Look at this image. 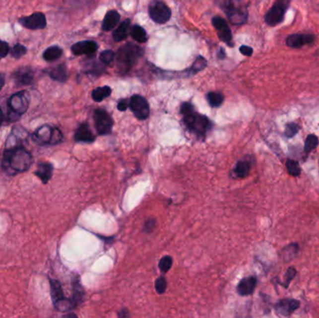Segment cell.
<instances>
[{
	"mask_svg": "<svg viewBox=\"0 0 319 318\" xmlns=\"http://www.w3.org/2000/svg\"><path fill=\"white\" fill-rule=\"evenodd\" d=\"M33 159L30 152L24 147L7 148L4 152L2 166L9 175H16L28 170Z\"/></svg>",
	"mask_w": 319,
	"mask_h": 318,
	"instance_id": "1",
	"label": "cell"
},
{
	"mask_svg": "<svg viewBox=\"0 0 319 318\" xmlns=\"http://www.w3.org/2000/svg\"><path fill=\"white\" fill-rule=\"evenodd\" d=\"M180 112L183 115V122L188 129L200 137H205L206 133L212 128L210 120L204 115L197 113L191 103H183Z\"/></svg>",
	"mask_w": 319,
	"mask_h": 318,
	"instance_id": "2",
	"label": "cell"
},
{
	"mask_svg": "<svg viewBox=\"0 0 319 318\" xmlns=\"http://www.w3.org/2000/svg\"><path fill=\"white\" fill-rule=\"evenodd\" d=\"M217 5L233 24L242 25L248 22L249 0H217Z\"/></svg>",
	"mask_w": 319,
	"mask_h": 318,
	"instance_id": "3",
	"label": "cell"
},
{
	"mask_svg": "<svg viewBox=\"0 0 319 318\" xmlns=\"http://www.w3.org/2000/svg\"><path fill=\"white\" fill-rule=\"evenodd\" d=\"M143 53L144 51L140 47L136 46L132 43L125 44L115 55L118 70L123 74L127 73L138 61V59L143 55Z\"/></svg>",
	"mask_w": 319,
	"mask_h": 318,
	"instance_id": "4",
	"label": "cell"
},
{
	"mask_svg": "<svg viewBox=\"0 0 319 318\" xmlns=\"http://www.w3.org/2000/svg\"><path fill=\"white\" fill-rule=\"evenodd\" d=\"M30 104V95L26 91H21L12 94L8 101V120L9 122L18 121L27 111Z\"/></svg>",
	"mask_w": 319,
	"mask_h": 318,
	"instance_id": "5",
	"label": "cell"
},
{
	"mask_svg": "<svg viewBox=\"0 0 319 318\" xmlns=\"http://www.w3.org/2000/svg\"><path fill=\"white\" fill-rule=\"evenodd\" d=\"M33 140L39 145H56L62 142L63 133L56 127L43 125L33 133Z\"/></svg>",
	"mask_w": 319,
	"mask_h": 318,
	"instance_id": "6",
	"label": "cell"
},
{
	"mask_svg": "<svg viewBox=\"0 0 319 318\" xmlns=\"http://www.w3.org/2000/svg\"><path fill=\"white\" fill-rule=\"evenodd\" d=\"M289 0H276L272 8L266 13L264 17L265 23L270 26H275L282 23L285 14L289 7Z\"/></svg>",
	"mask_w": 319,
	"mask_h": 318,
	"instance_id": "7",
	"label": "cell"
},
{
	"mask_svg": "<svg viewBox=\"0 0 319 318\" xmlns=\"http://www.w3.org/2000/svg\"><path fill=\"white\" fill-rule=\"evenodd\" d=\"M150 19L156 23L164 24L171 18L172 11L169 7L162 0H153L148 6Z\"/></svg>",
	"mask_w": 319,
	"mask_h": 318,
	"instance_id": "8",
	"label": "cell"
},
{
	"mask_svg": "<svg viewBox=\"0 0 319 318\" xmlns=\"http://www.w3.org/2000/svg\"><path fill=\"white\" fill-rule=\"evenodd\" d=\"M94 119L95 128L99 134L105 135L110 133L114 125V122L106 110L96 109L94 111Z\"/></svg>",
	"mask_w": 319,
	"mask_h": 318,
	"instance_id": "9",
	"label": "cell"
},
{
	"mask_svg": "<svg viewBox=\"0 0 319 318\" xmlns=\"http://www.w3.org/2000/svg\"><path fill=\"white\" fill-rule=\"evenodd\" d=\"M18 22L23 27L29 30H41L47 26L46 16L39 11L34 12L31 15L22 17Z\"/></svg>",
	"mask_w": 319,
	"mask_h": 318,
	"instance_id": "10",
	"label": "cell"
},
{
	"mask_svg": "<svg viewBox=\"0 0 319 318\" xmlns=\"http://www.w3.org/2000/svg\"><path fill=\"white\" fill-rule=\"evenodd\" d=\"M129 108L132 110L133 115L140 121L147 120L149 116V105L147 99L141 95H132L130 99Z\"/></svg>",
	"mask_w": 319,
	"mask_h": 318,
	"instance_id": "11",
	"label": "cell"
},
{
	"mask_svg": "<svg viewBox=\"0 0 319 318\" xmlns=\"http://www.w3.org/2000/svg\"><path fill=\"white\" fill-rule=\"evenodd\" d=\"M212 24L218 31V36L219 39L228 44L230 47H234V43L233 41V34L228 25L225 20L219 16H215L212 19Z\"/></svg>",
	"mask_w": 319,
	"mask_h": 318,
	"instance_id": "12",
	"label": "cell"
},
{
	"mask_svg": "<svg viewBox=\"0 0 319 318\" xmlns=\"http://www.w3.org/2000/svg\"><path fill=\"white\" fill-rule=\"evenodd\" d=\"M12 78L17 87L31 85L35 79V71L30 66H22L12 73Z\"/></svg>",
	"mask_w": 319,
	"mask_h": 318,
	"instance_id": "13",
	"label": "cell"
},
{
	"mask_svg": "<svg viewBox=\"0 0 319 318\" xmlns=\"http://www.w3.org/2000/svg\"><path fill=\"white\" fill-rule=\"evenodd\" d=\"M97 50H98V45L93 40L79 41L71 46V52L76 56L93 55L97 52Z\"/></svg>",
	"mask_w": 319,
	"mask_h": 318,
	"instance_id": "14",
	"label": "cell"
},
{
	"mask_svg": "<svg viewBox=\"0 0 319 318\" xmlns=\"http://www.w3.org/2000/svg\"><path fill=\"white\" fill-rule=\"evenodd\" d=\"M315 41V36L312 34H293L288 36L286 43L288 47L299 49L304 45H309Z\"/></svg>",
	"mask_w": 319,
	"mask_h": 318,
	"instance_id": "15",
	"label": "cell"
},
{
	"mask_svg": "<svg viewBox=\"0 0 319 318\" xmlns=\"http://www.w3.org/2000/svg\"><path fill=\"white\" fill-rule=\"evenodd\" d=\"M45 74H47L48 76L52 79H54L55 81L61 82L64 83L67 80L68 78V73H67V69L64 64H58L56 66H53V67H49L47 69L43 71Z\"/></svg>",
	"mask_w": 319,
	"mask_h": 318,
	"instance_id": "16",
	"label": "cell"
},
{
	"mask_svg": "<svg viewBox=\"0 0 319 318\" xmlns=\"http://www.w3.org/2000/svg\"><path fill=\"white\" fill-rule=\"evenodd\" d=\"M300 307V303L293 299H284L275 304V310L281 315L288 317Z\"/></svg>",
	"mask_w": 319,
	"mask_h": 318,
	"instance_id": "17",
	"label": "cell"
},
{
	"mask_svg": "<svg viewBox=\"0 0 319 318\" xmlns=\"http://www.w3.org/2000/svg\"><path fill=\"white\" fill-rule=\"evenodd\" d=\"M257 285V279L254 276H249L240 281L237 286V292L240 296L251 295Z\"/></svg>",
	"mask_w": 319,
	"mask_h": 318,
	"instance_id": "18",
	"label": "cell"
},
{
	"mask_svg": "<svg viewBox=\"0 0 319 318\" xmlns=\"http://www.w3.org/2000/svg\"><path fill=\"white\" fill-rule=\"evenodd\" d=\"M121 19V15L119 14L117 10H109L107 12V14L104 18L103 21V24H102V29L104 31L109 32L113 30L116 25H117Z\"/></svg>",
	"mask_w": 319,
	"mask_h": 318,
	"instance_id": "19",
	"label": "cell"
},
{
	"mask_svg": "<svg viewBox=\"0 0 319 318\" xmlns=\"http://www.w3.org/2000/svg\"><path fill=\"white\" fill-rule=\"evenodd\" d=\"M54 166L49 163H41L38 165V169L35 172V175L39 178L43 184H47L50 179L53 177Z\"/></svg>",
	"mask_w": 319,
	"mask_h": 318,
	"instance_id": "20",
	"label": "cell"
},
{
	"mask_svg": "<svg viewBox=\"0 0 319 318\" xmlns=\"http://www.w3.org/2000/svg\"><path fill=\"white\" fill-rule=\"evenodd\" d=\"M75 140L78 142L92 143L94 141V135L90 129V126L87 124H82L78 126L75 132Z\"/></svg>",
	"mask_w": 319,
	"mask_h": 318,
	"instance_id": "21",
	"label": "cell"
},
{
	"mask_svg": "<svg viewBox=\"0 0 319 318\" xmlns=\"http://www.w3.org/2000/svg\"><path fill=\"white\" fill-rule=\"evenodd\" d=\"M130 26H131V20L130 19L125 20L119 25L117 29L113 32V39L116 42L125 40L130 33Z\"/></svg>",
	"mask_w": 319,
	"mask_h": 318,
	"instance_id": "22",
	"label": "cell"
},
{
	"mask_svg": "<svg viewBox=\"0 0 319 318\" xmlns=\"http://www.w3.org/2000/svg\"><path fill=\"white\" fill-rule=\"evenodd\" d=\"M63 55V50L61 47L51 46L47 48L43 53V59L47 62H54L61 58Z\"/></svg>",
	"mask_w": 319,
	"mask_h": 318,
	"instance_id": "23",
	"label": "cell"
},
{
	"mask_svg": "<svg viewBox=\"0 0 319 318\" xmlns=\"http://www.w3.org/2000/svg\"><path fill=\"white\" fill-rule=\"evenodd\" d=\"M251 165L248 161H240L236 163L234 168V178L244 179L249 176Z\"/></svg>",
	"mask_w": 319,
	"mask_h": 318,
	"instance_id": "24",
	"label": "cell"
},
{
	"mask_svg": "<svg viewBox=\"0 0 319 318\" xmlns=\"http://www.w3.org/2000/svg\"><path fill=\"white\" fill-rule=\"evenodd\" d=\"M130 35L132 39L137 41L138 43H145L148 39H147V32L146 30L140 26V25H133L131 30H130Z\"/></svg>",
	"mask_w": 319,
	"mask_h": 318,
	"instance_id": "25",
	"label": "cell"
},
{
	"mask_svg": "<svg viewBox=\"0 0 319 318\" xmlns=\"http://www.w3.org/2000/svg\"><path fill=\"white\" fill-rule=\"evenodd\" d=\"M112 93V90L109 86H104V87H98L94 89L92 93V97L95 102H102L104 99L108 98Z\"/></svg>",
	"mask_w": 319,
	"mask_h": 318,
	"instance_id": "26",
	"label": "cell"
},
{
	"mask_svg": "<svg viewBox=\"0 0 319 318\" xmlns=\"http://www.w3.org/2000/svg\"><path fill=\"white\" fill-rule=\"evenodd\" d=\"M50 285H51V295L54 303L64 298L61 284L57 280H51Z\"/></svg>",
	"mask_w": 319,
	"mask_h": 318,
	"instance_id": "27",
	"label": "cell"
},
{
	"mask_svg": "<svg viewBox=\"0 0 319 318\" xmlns=\"http://www.w3.org/2000/svg\"><path fill=\"white\" fill-rule=\"evenodd\" d=\"M206 99L211 108H218L224 101V96L218 92H209L206 94Z\"/></svg>",
	"mask_w": 319,
	"mask_h": 318,
	"instance_id": "28",
	"label": "cell"
},
{
	"mask_svg": "<svg viewBox=\"0 0 319 318\" xmlns=\"http://www.w3.org/2000/svg\"><path fill=\"white\" fill-rule=\"evenodd\" d=\"M206 64H207V62L206 60L202 57V56H198L195 60V62L193 63V64L191 65V67L190 68V72L191 75H195L197 73H199L200 71H202V69H204L206 67Z\"/></svg>",
	"mask_w": 319,
	"mask_h": 318,
	"instance_id": "29",
	"label": "cell"
},
{
	"mask_svg": "<svg viewBox=\"0 0 319 318\" xmlns=\"http://www.w3.org/2000/svg\"><path fill=\"white\" fill-rule=\"evenodd\" d=\"M319 138L315 134H309L306 139H305V144H304V150L306 153H309L313 149L317 148L319 146Z\"/></svg>",
	"mask_w": 319,
	"mask_h": 318,
	"instance_id": "30",
	"label": "cell"
},
{
	"mask_svg": "<svg viewBox=\"0 0 319 318\" xmlns=\"http://www.w3.org/2000/svg\"><path fill=\"white\" fill-rule=\"evenodd\" d=\"M26 53H27V48L23 45V44H20V43L15 44L14 46L12 47V49L9 51L10 55L15 59H20L21 57H23V56L26 55Z\"/></svg>",
	"mask_w": 319,
	"mask_h": 318,
	"instance_id": "31",
	"label": "cell"
},
{
	"mask_svg": "<svg viewBox=\"0 0 319 318\" xmlns=\"http://www.w3.org/2000/svg\"><path fill=\"white\" fill-rule=\"evenodd\" d=\"M286 166L288 169V174L292 177H299L301 175V168L299 163L295 162L294 160H290L288 159L287 163H286Z\"/></svg>",
	"mask_w": 319,
	"mask_h": 318,
	"instance_id": "32",
	"label": "cell"
},
{
	"mask_svg": "<svg viewBox=\"0 0 319 318\" xmlns=\"http://www.w3.org/2000/svg\"><path fill=\"white\" fill-rule=\"evenodd\" d=\"M172 265H173V258L171 256H164L161 258V260L159 262V268L162 272L165 273L171 269Z\"/></svg>",
	"mask_w": 319,
	"mask_h": 318,
	"instance_id": "33",
	"label": "cell"
},
{
	"mask_svg": "<svg viewBox=\"0 0 319 318\" xmlns=\"http://www.w3.org/2000/svg\"><path fill=\"white\" fill-rule=\"evenodd\" d=\"M114 59H115V54L113 51H110V50L102 52L101 55L99 56L100 62L104 64H109L110 63L113 62Z\"/></svg>",
	"mask_w": 319,
	"mask_h": 318,
	"instance_id": "34",
	"label": "cell"
},
{
	"mask_svg": "<svg viewBox=\"0 0 319 318\" xmlns=\"http://www.w3.org/2000/svg\"><path fill=\"white\" fill-rule=\"evenodd\" d=\"M166 287H167V282H166V279L164 277L157 278L155 282V288L157 293L164 294V292L166 291Z\"/></svg>",
	"mask_w": 319,
	"mask_h": 318,
	"instance_id": "35",
	"label": "cell"
},
{
	"mask_svg": "<svg viewBox=\"0 0 319 318\" xmlns=\"http://www.w3.org/2000/svg\"><path fill=\"white\" fill-rule=\"evenodd\" d=\"M300 127L299 125L296 124H288L286 125V129H285V135L287 137H293L297 132H299Z\"/></svg>",
	"mask_w": 319,
	"mask_h": 318,
	"instance_id": "36",
	"label": "cell"
},
{
	"mask_svg": "<svg viewBox=\"0 0 319 318\" xmlns=\"http://www.w3.org/2000/svg\"><path fill=\"white\" fill-rule=\"evenodd\" d=\"M9 46L8 42L0 39V60L6 57L9 54Z\"/></svg>",
	"mask_w": 319,
	"mask_h": 318,
	"instance_id": "37",
	"label": "cell"
},
{
	"mask_svg": "<svg viewBox=\"0 0 319 318\" xmlns=\"http://www.w3.org/2000/svg\"><path fill=\"white\" fill-rule=\"evenodd\" d=\"M155 220L152 219V218H149L148 219L145 224H144V231L147 232V233H150L153 231L154 227H155Z\"/></svg>",
	"mask_w": 319,
	"mask_h": 318,
	"instance_id": "38",
	"label": "cell"
},
{
	"mask_svg": "<svg viewBox=\"0 0 319 318\" xmlns=\"http://www.w3.org/2000/svg\"><path fill=\"white\" fill-rule=\"evenodd\" d=\"M130 107V99H122L118 103V109L120 111H125Z\"/></svg>",
	"mask_w": 319,
	"mask_h": 318,
	"instance_id": "39",
	"label": "cell"
},
{
	"mask_svg": "<svg viewBox=\"0 0 319 318\" xmlns=\"http://www.w3.org/2000/svg\"><path fill=\"white\" fill-rule=\"evenodd\" d=\"M296 275V270L294 268H289L288 270V272L286 273V281H287V284H286V287H288V283L291 281V280L294 278V276Z\"/></svg>",
	"mask_w": 319,
	"mask_h": 318,
	"instance_id": "40",
	"label": "cell"
},
{
	"mask_svg": "<svg viewBox=\"0 0 319 318\" xmlns=\"http://www.w3.org/2000/svg\"><path fill=\"white\" fill-rule=\"evenodd\" d=\"M240 53L245 56H251L253 54V49L251 47L243 45L240 47Z\"/></svg>",
	"mask_w": 319,
	"mask_h": 318,
	"instance_id": "41",
	"label": "cell"
},
{
	"mask_svg": "<svg viewBox=\"0 0 319 318\" xmlns=\"http://www.w3.org/2000/svg\"><path fill=\"white\" fill-rule=\"evenodd\" d=\"M5 82H6L5 74H4V73H0V91L2 90V88L5 85Z\"/></svg>",
	"mask_w": 319,
	"mask_h": 318,
	"instance_id": "42",
	"label": "cell"
},
{
	"mask_svg": "<svg viewBox=\"0 0 319 318\" xmlns=\"http://www.w3.org/2000/svg\"><path fill=\"white\" fill-rule=\"evenodd\" d=\"M218 58H219V59H220V60H223V59H225L226 58L225 51H224V49H223V48H220V49H219V52H218Z\"/></svg>",
	"mask_w": 319,
	"mask_h": 318,
	"instance_id": "43",
	"label": "cell"
},
{
	"mask_svg": "<svg viewBox=\"0 0 319 318\" xmlns=\"http://www.w3.org/2000/svg\"><path fill=\"white\" fill-rule=\"evenodd\" d=\"M125 312H126V310L122 311V312L119 314V317H120V318H122V317H123V318L129 317V314H128V313H125Z\"/></svg>",
	"mask_w": 319,
	"mask_h": 318,
	"instance_id": "44",
	"label": "cell"
},
{
	"mask_svg": "<svg viewBox=\"0 0 319 318\" xmlns=\"http://www.w3.org/2000/svg\"><path fill=\"white\" fill-rule=\"evenodd\" d=\"M3 120H4V115H3V112H2V109L0 108V126L2 125L3 123Z\"/></svg>",
	"mask_w": 319,
	"mask_h": 318,
	"instance_id": "45",
	"label": "cell"
}]
</instances>
